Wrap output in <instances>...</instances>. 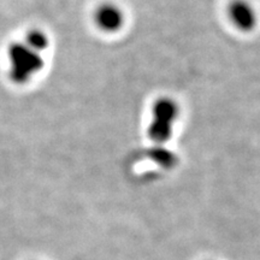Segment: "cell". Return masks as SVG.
Returning <instances> with one entry per match:
<instances>
[{"label": "cell", "mask_w": 260, "mask_h": 260, "mask_svg": "<svg viewBox=\"0 0 260 260\" xmlns=\"http://www.w3.org/2000/svg\"><path fill=\"white\" fill-rule=\"evenodd\" d=\"M10 79L17 84H24L44 67L41 53L31 50L25 44H12L8 51Z\"/></svg>", "instance_id": "1"}, {"label": "cell", "mask_w": 260, "mask_h": 260, "mask_svg": "<svg viewBox=\"0 0 260 260\" xmlns=\"http://www.w3.org/2000/svg\"><path fill=\"white\" fill-rule=\"evenodd\" d=\"M178 116V106L174 100H159L153 106L152 112V123L149 126V136L155 142L167 141L170 138L172 126L176 122Z\"/></svg>", "instance_id": "2"}, {"label": "cell", "mask_w": 260, "mask_h": 260, "mask_svg": "<svg viewBox=\"0 0 260 260\" xmlns=\"http://www.w3.org/2000/svg\"><path fill=\"white\" fill-rule=\"evenodd\" d=\"M226 17L237 30L248 32L258 24L255 8L247 0H230L226 6Z\"/></svg>", "instance_id": "3"}, {"label": "cell", "mask_w": 260, "mask_h": 260, "mask_svg": "<svg viewBox=\"0 0 260 260\" xmlns=\"http://www.w3.org/2000/svg\"><path fill=\"white\" fill-rule=\"evenodd\" d=\"M93 22L100 31L112 34L121 30L125 23L123 10L113 3H104L94 10Z\"/></svg>", "instance_id": "4"}, {"label": "cell", "mask_w": 260, "mask_h": 260, "mask_svg": "<svg viewBox=\"0 0 260 260\" xmlns=\"http://www.w3.org/2000/svg\"><path fill=\"white\" fill-rule=\"evenodd\" d=\"M25 45L28 47H30L31 50L41 53L42 51H45L48 46V38L42 30L39 29H31L27 32L25 35Z\"/></svg>", "instance_id": "5"}]
</instances>
